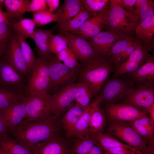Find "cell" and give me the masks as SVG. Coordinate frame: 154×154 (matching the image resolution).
<instances>
[{"label":"cell","mask_w":154,"mask_h":154,"mask_svg":"<svg viewBox=\"0 0 154 154\" xmlns=\"http://www.w3.org/2000/svg\"><path fill=\"white\" fill-rule=\"evenodd\" d=\"M27 117L24 120H42L52 114L51 95L49 93L25 97Z\"/></svg>","instance_id":"ba28073f"},{"label":"cell","mask_w":154,"mask_h":154,"mask_svg":"<svg viewBox=\"0 0 154 154\" xmlns=\"http://www.w3.org/2000/svg\"><path fill=\"white\" fill-rule=\"evenodd\" d=\"M25 99L0 110V116L4 122L8 132L12 131L26 118Z\"/></svg>","instance_id":"ac0fdd59"},{"label":"cell","mask_w":154,"mask_h":154,"mask_svg":"<svg viewBox=\"0 0 154 154\" xmlns=\"http://www.w3.org/2000/svg\"><path fill=\"white\" fill-rule=\"evenodd\" d=\"M50 87L49 92L53 94L74 82L78 73L66 66L55 56L48 60Z\"/></svg>","instance_id":"8992f818"},{"label":"cell","mask_w":154,"mask_h":154,"mask_svg":"<svg viewBox=\"0 0 154 154\" xmlns=\"http://www.w3.org/2000/svg\"><path fill=\"white\" fill-rule=\"evenodd\" d=\"M60 35L65 38L68 47L82 64L97 55L90 43L86 40L69 33Z\"/></svg>","instance_id":"5bb4252c"},{"label":"cell","mask_w":154,"mask_h":154,"mask_svg":"<svg viewBox=\"0 0 154 154\" xmlns=\"http://www.w3.org/2000/svg\"><path fill=\"white\" fill-rule=\"evenodd\" d=\"M147 113L152 121H154V104L148 108Z\"/></svg>","instance_id":"11a10c76"},{"label":"cell","mask_w":154,"mask_h":154,"mask_svg":"<svg viewBox=\"0 0 154 154\" xmlns=\"http://www.w3.org/2000/svg\"><path fill=\"white\" fill-rule=\"evenodd\" d=\"M130 78L136 88H154V58L151 55L146 62L130 73Z\"/></svg>","instance_id":"ffe728a7"},{"label":"cell","mask_w":154,"mask_h":154,"mask_svg":"<svg viewBox=\"0 0 154 154\" xmlns=\"http://www.w3.org/2000/svg\"><path fill=\"white\" fill-rule=\"evenodd\" d=\"M84 8L93 13L102 11L106 9L109 4L108 0H81Z\"/></svg>","instance_id":"b9f144b4"},{"label":"cell","mask_w":154,"mask_h":154,"mask_svg":"<svg viewBox=\"0 0 154 154\" xmlns=\"http://www.w3.org/2000/svg\"><path fill=\"white\" fill-rule=\"evenodd\" d=\"M77 83H71L51 95L52 114L59 117L74 104L77 93Z\"/></svg>","instance_id":"8fae6325"},{"label":"cell","mask_w":154,"mask_h":154,"mask_svg":"<svg viewBox=\"0 0 154 154\" xmlns=\"http://www.w3.org/2000/svg\"><path fill=\"white\" fill-rule=\"evenodd\" d=\"M60 61L72 70L78 73L80 69L81 64L70 49L68 47L63 50L56 56Z\"/></svg>","instance_id":"d590c367"},{"label":"cell","mask_w":154,"mask_h":154,"mask_svg":"<svg viewBox=\"0 0 154 154\" xmlns=\"http://www.w3.org/2000/svg\"><path fill=\"white\" fill-rule=\"evenodd\" d=\"M121 100L147 113L154 104V88H135L133 86L127 90Z\"/></svg>","instance_id":"7c38bea8"},{"label":"cell","mask_w":154,"mask_h":154,"mask_svg":"<svg viewBox=\"0 0 154 154\" xmlns=\"http://www.w3.org/2000/svg\"><path fill=\"white\" fill-rule=\"evenodd\" d=\"M45 11H48L46 0L31 1L27 12L34 13Z\"/></svg>","instance_id":"ee69618b"},{"label":"cell","mask_w":154,"mask_h":154,"mask_svg":"<svg viewBox=\"0 0 154 154\" xmlns=\"http://www.w3.org/2000/svg\"><path fill=\"white\" fill-rule=\"evenodd\" d=\"M151 55L140 43L125 61L115 67L113 78L133 72L144 64Z\"/></svg>","instance_id":"4fadbf2b"},{"label":"cell","mask_w":154,"mask_h":154,"mask_svg":"<svg viewBox=\"0 0 154 154\" xmlns=\"http://www.w3.org/2000/svg\"><path fill=\"white\" fill-rule=\"evenodd\" d=\"M59 7L63 15L61 22L58 24L72 19L85 8L81 0H65Z\"/></svg>","instance_id":"4dcf8cb0"},{"label":"cell","mask_w":154,"mask_h":154,"mask_svg":"<svg viewBox=\"0 0 154 154\" xmlns=\"http://www.w3.org/2000/svg\"><path fill=\"white\" fill-rule=\"evenodd\" d=\"M63 15V12L59 7L54 13L49 11L34 13L32 19L36 27H41L53 22H57L58 23L60 22Z\"/></svg>","instance_id":"f546056e"},{"label":"cell","mask_w":154,"mask_h":154,"mask_svg":"<svg viewBox=\"0 0 154 154\" xmlns=\"http://www.w3.org/2000/svg\"><path fill=\"white\" fill-rule=\"evenodd\" d=\"M78 90L75 100L76 103L86 109L90 104L92 97L87 86L82 83H77Z\"/></svg>","instance_id":"f35d334b"},{"label":"cell","mask_w":154,"mask_h":154,"mask_svg":"<svg viewBox=\"0 0 154 154\" xmlns=\"http://www.w3.org/2000/svg\"><path fill=\"white\" fill-rule=\"evenodd\" d=\"M137 25L129 12L109 0L108 16L106 26L108 30L123 35H128L134 31Z\"/></svg>","instance_id":"5b68a950"},{"label":"cell","mask_w":154,"mask_h":154,"mask_svg":"<svg viewBox=\"0 0 154 154\" xmlns=\"http://www.w3.org/2000/svg\"><path fill=\"white\" fill-rule=\"evenodd\" d=\"M61 123L60 117L52 114L42 120H24L11 133L14 139L32 152L38 144L60 134Z\"/></svg>","instance_id":"6da1fadb"},{"label":"cell","mask_w":154,"mask_h":154,"mask_svg":"<svg viewBox=\"0 0 154 154\" xmlns=\"http://www.w3.org/2000/svg\"><path fill=\"white\" fill-rule=\"evenodd\" d=\"M0 147L9 154H33L30 150L8 136L0 137Z\"/></svg>","instance_id":"1f68e13d"},{"label":"cell","mask_w":154,"mask_h":154,"mask_svg":"<svg viewBox=\"0 0 154 154\" xmlns=\"http://www.w3.org/2000/svg\"><path fill=\"white\" fill-rule=\"evenodd\" d=\"M90 135L95 139L97 143L105 151L119 147L130 146L107 134L102 133Z\"/></svg>","instance_id":"836d02e7"},{"label":"cell","mask_w":154,"mask_h":154,"mask_svg":"<svg viewBox=\"0 0 154 154\" xmlns=\"http://www.w3.org/2000/svg\"><path fill=\"white\" fill-rule=\"evenodd\" d=\"M71 149L67 141L58 134L37 144L32 152L33 154H71Z\"/></svg>","instance_id":"e0dca14e"},{"label":"cell","mask_w":154,"mask_h":154,"mask_svg":"<svg viewBox=\"0 0 154 154\" xmlns=\"http://www.w3.org/2000/svg\"><path fill=\"white\" fill-rule=\"evenodd\" d=\"M12 29L8 23L0 25V43L8 45L13 33Z\"/></svg>","instance_id":"f6af8a7d"},{"label":"cell","mask_w":154,"mask_h":154,"mask_svg":"<svg viewBox=\"0 0 154 154\" xmlns=\"http://www.w3.org/2000/svg\"><path fill=\"white\" fill-rule=\"evenodd\" d=\"M27 80V77L15 69L4 56L0 58V87L24 94Z\"/></svg>","instance_id":"52a82bcc"},{"label":"cell","mask_w":154,"mask_h":154,"mask_svg":"<svg viewBox=\"0 0 154 154\" xmlns=\"http://www.w3.org/2000/svg\"><path fill=\"white\" fill-rule=\"evenodd\" d=\"M127 122L144 139L150 143H154V131H151L142 124L138 118Z\"/></svg>","instance_id":"ab89813d"},{"label":"cell","mask_w":154,"mask_h":154,"mask_svg":"<svg viewBox=\"0 0 154 154\" xmlns=\"http://www.w3.org/2000/svg\"><path fill=\"white\" fill-rule=\"evenodd\" d=\"M85 110L76 103H74L64 114L61 123L67 136L71 131Z\"/></svg>","instance_id":"484cf974"},{"label":"cell","mask_w":154,"mask_h":154,"mask_svg":"<svg viewBox=\"0 0 154 154\" xmlns=\"http://www.w3.org/2000/svg\"><path fill=\"white\" fill-rule=\"evenodd\" d=\"M97 144L95 139L90 135L78 138L71 149V154H87Z\"/></svg>","instance_id":"e575fe53"},{"label":"cell","mask_w":154,"mask_h":154,"mask_svg":"<svg viewBox=\"0 0 154 154\" xmlns=\"http://www.w3.org/2000/svg\"><path fill=\"white\" fill-rule=\"evenodd\" d=\"M133 86L130 78H113L106 81L99 95L102 102L116 103L121 100L127 90Z\"/></svg>","instance_id":"30bf717a"},{"label":"cell","mask_w":154,"mask_h":154,"mask_svg":"<svg viewBox=\"0 0 154 154\" xmlns=\"http://www.w3.org/2000/svg\"><path fill=\"white\" fill-rule=\"evenodd\" d=\"M125 36L108 31H101L87 41L97 55L107 58L110 50L114 44Z\"/></svg>","instance_id":"2e32d148"},{"label":"cell","mask_w":154,"mask_h":154,"mask_svg":"<svg viewBox=\"0 0 154 154\" xmlns=\"http://www.w3.org/2000/svg\"><path fill=\"white\" fill-rule=\"evenodd\" d=\"M9 21L5 13L3 12L1 9H0V25L8 23Z\"/></svg>","instance_id":"816d5d0a"},{"label":"cell","mask_w":154,"mask_h":154,"mask_svg":"<svg viewBox=\"0 0 154 154\" xmlns=\"http://www.w3.org/2000/svg\"><path fill=\"white\" fill-rule=\"evenodd\" d=\"M113 1L120 7L125 8L129 12L133 10L136 0H112Z\"/></svg>","instance_id":"7dc6e473"},{"label":"cell","mask_w":154,"mask_h":154,"mask_svg":"<svg viewBox=\"0 0 154 154\" xmlns=\"http://www.w3.org/2000/svg\"><path fill=\"white\" fill-rule=\"evenodd\" d=\"M135 8L129 12L137 25L147 17L154 14V2L151 0H136Z\"/></svg>","instance_id":"83f0119b"},{"label":"cell","mask_w":154,"mask_h":154,"mask_svg":"<svg viewBox=\"0 0 154 154\" xmlns=\"http://www.w3.org/2000/svg\"><path fill=\"white\" fill-rule=\"evenodd\" d=\"M114 68V65L110 60L96 55L81 64L77 77L78 82L87 86L92 97L100 92Z\"/></svg>","instance_id":"7a4b0ae2"},{"label":"cell","mask_w":154,"mask_h":154,"mask_svg":"<svg viewBox=\"0 0 154 154\" xmlns=\"http://www.w3.org/2000/svg\"><path fill=\"white\" fill-rule=\"evenodd\" d=\"M134 31L142 45L148 51L153 48L154 36V14L145 18L135 27Z\"/></svg>","instance_id":"44dd1931"},{"label":"cell","mask_w":154,"mask_h":154,"mask_svg":"<svg viewBox=\"0 0 154 154\" xmlns=\"http://www.w3.org/2000/svg\"><path fill=\"white\" fill-rule=\"evenodd\" d=\"M4 57L17 70L27 76L29 70L24 59L20 44L15 33H13L8 44Z\"/></svg>","instance_id":"d6986e66"},{"label":"cell","mask_w":154,"mask_h":154,"mask_svg":"<svg viewBox=\"0 0 154 154\" xmlns=\"http://www.w3.org/2000/svg\"><path fill=\"white\" fill-rule=\"evenodd\" d=\"M31 1L29 0H4L6 8L5 12L9 21H16L23 19V15L27 12Z\"/></svg>","instance_id":"d4e9b609"},{"label":"cell","mask_w":154,"mask_h":154,"mask_svg":"<svg viewBox=\"0 0 154 154\" xmlns=\"http://www.w3.org/2000/svg\"><path fill=\"white\" fill-rule=\"evenodd\" d=\"M4 0H0V9H1L3 3L4 2Z\"/></svg>","instance_id":"6f0895ef"},{"label":"cell","mask_w":154,"mask_h":154,"mask_svg":"<svg viewBox=\"0 0 154 154\" xmlns=\"http://www.w3.org/2000/svg\"><path fill=\"white\" fill-rule=\"evenodd\" d=\"M29 71L24 93L25 97L49 92L50 79L48 60L37 58Z\"/></svg>","instance_id":"3957f363"},{"label":"cell","mask_w":154,"mask_h":154,"mask_svg":"<svg viewBox=\"0 0 154 154\" xmlns=\"http://www.w3.org/2000/svg\"><path fill=\"white\" fill-rule=\"evenodd\" d=\"M105 112L109 121L129 122L148 115L146 112L124 102L106 103Z\"/></svg>","instance_id":"9c48e42d"},{"label":"cell","mask_w":154,"mask_h":154,"mask_svg":"<svg viewBox=\"0 0 154 154\" xmlns=\"http://www.w3.org/2000/svg\"><path fill=\"white\" fill-rule=\"evenodd\" d=\"M54 28L47 30L35 29L33 37L37 52V58L48 60L51 55L49 51V42Z\"/></svg>","instance_id":"603a6c76"},{"label":"cell","mask_w":154,"mask_h":154,"mask_svg":"<svg viewBox=\"0 0 154 154\" xmlns=\"http://www.w3.org/2000/svg\"><path fill=\"white\" fill-rule=\"evenodd\" d=\"M108 16V8L102 11L96 13L78 30L70 33L87 40L102 31L106 25Z\"/></svg>","instance_id":"9a60e30c"},{"label":"cell","mask_w":154,"mask_h":154,"mask_svg":"<svg viewBox=\"0 0 154 154\" xmlns=\"http://www.w3.org/2000/svg\"><path fill=\"white\" fill-rule=\"evenodd\" d=\"M8 24L16 34L20 35L25 39H33L36 25L32 19L25 18L16 21H9Z\"/></svg>","instance_id":"f1b7e54d"},{"label":"cell","mask_w":154,"mask_h":154,"mask_svg":"<svg viewBox=\"0 0 154 154\" xmlns=\"http://www.w3.org/2000/svg\"><path fill=\"white\" fill-rule=\"evenodd\" d=\"M25 98L23 94L15 93L0 86V110L6 108Z\"/></svg>","instance_id":"d6a6232c"},{"label":"cell","mask_w":154,"mask_h":154,"mask_svg":"<svg viewBox=\"0 0 154 154\" xmlns=\"http://www.w3.org/2000/svg\"><path fill=\"white\" fill-rule=\"evenodd\" d=\"M87 154H106L105 151L97 143Z\"/></svg>","instance_id":"681fc988"},{"label":"cell","mask_w":154,"mask_h":154,"mask_svg":"<svg viewBox=\"0 0 154 154\" xmlns=\"http://www.w3.org/2000/svg\"><path fill=\"white\" fill-rule=\"evenodd\" d=\"M96 13L91 12L85 8L71 19L58 24L59 34L70 33L78 30L82 25Z\"/></svg>","instance_id":"cb8c5ba5"},{"label":"cell","mask_w":154,"mask_h":154,"mask_svg":"<svg viewBox=\"0 0 154 154\" xmlns=\"http://www.w3.org/2000/svg\"><path fill=\"white\" fill-rule=\"evenodd\" d=\"M140 154H154V144L149 145Z\"/></svg>","instance_id":"f5cc1de1"},{"label":"cell","mask_w":154,"mask_h":154,"mask_svg":"<svg viewBox=\"0 0 154 154\" xmlns=\"http://www.w3.org/2000/svg\"><path fill=\"white\" fill-rule=\"evenodd\" d=\"M138 40V39H137ZM141 43L139 40L135 39L123 52L112 62L115 67L120 64L126 59Z\"/></svg>","instance_id":"7bdbcfd3"},{"label":"cell","mask_w":154,"mask_h":154,"mask_svg":"<svg viewBox=\"0 0 154 154\" xmlns=\"http://www.w3.org/2000/svg\"><path fill=\"white\" fill-rule=\"evenodd\" d=\"M48 11L52 13L57 10L60 6L59 0H46Z\"/></svg>","instance_id":"c3c4849f"},{"label":"cell","mask_w":154,"mask_h":154,"mask_svg":"<svg viewBox=\"0 0 154 154\" xmlns=\"http://www.w3.org/2000/svg\"><path fill=\"white\" fill-rule=\"evenodd\" d=\"M101 102L97 103L94 108L90 118L89 129V135L103 133L106 125L105 114L100 108Z\"/></svg>","instance_id":"4316f807"},{"label":"cell","mask_w":154,"mask_h":154,"mask_svg":"<svg viewBox=\"0 0 154 154\" xmlns=\"http://www.w3.org/2000/svg\"><path fill=\"white\" fill-rule=\"evenodd\" d=\"M135 39L129 36H125L118 40L110 50L107 58L112 62Z\"/></svg>","instance_id":"74e56055"},{"label":"cell","mask_w":154,"mask_h":154,"mask_svg":"<svg viewBox=\"0 0 154 154\" xmlns=\"http://www.w3.org/2000/svg\"><path fill=\"white\" fill-rule=\"evenodd\" d=\"M15 33L18 39L24 59L29 71L35 63L37 58L35 56L31 48L26 41V39L20 35Z\"/></svg>","instance_id":"8d00e7d4"},{"label":"cell","mask_w":154,"mask_h":154,"mask_svg":"<svg viewBox=\"0 0 154 154\" xmlns=\"http://www.w3.org/2000/svg\"><path fill=\"white\" fill-rule=\"evenodd\" d=\"M7 46L8 45L0 43V58L5 55Z\"/></svg>","instance_id":"db71d44e"},{"label":"cell","mask_w":154,"mask_h":154,"mask_svg":"<svg viewBox=\"0 0 154 154\" xmlns=\"http://www.w3.org/2000/svg\"><path fill=\"white\" fill-rule=\"evenodd\" d=\"M107 131V134L134 149L140 154L149 145L154 144L144 139L127 122L109 121Z\"/></svg>","instance_id":"277c9868"},{"label":"cell","mask_w":154,"mask_h":154,"mask_svg":"<svg viewBox=\"0 0 154 154\" xmlns=\"http://www.w3.org/2000/svg\"><path fill=\"white\" fill-rule=\"evenodd\" d=\"M8 136V132L2 119L0 116V137Z\"/></svg>","instance_id":"f907efd6"},{"label":"cell","mask_w":154,"mask_h":154,"mask_svg":"<svg viewBox=\"0 0 154 154\" xmlns=\"http://www.w3.org/2000/svg\"><path fill=\"white\" fill-rule=\"evenodd\" d=\"M106 154H140L139 152L130 146H121L105 151Z\"/></svg>","instance_id":"bcb514c9"},{"label":"cell","mask_w":154,"mask_h":154,"mask_svg":"<svg viewBox=\"0 0 154 154\" xmlns=\"http://www.w3.org/2000/svg\"><path fill=\"white\" fill-rule=\"evenodd\" d=\"M102 102V98L99 95L86 109L73 129L67 136L68 137L75 136L81 138L89 135L88 129L91 115L96 104Z\"/></svg>","instance_id":"7402d4cb"},{"label":"cell","mask_w":154,"mask_h":154,"mask_svg":"<svg viewBox=\"0 0 154 154\" xmlns=\"http://www.w3.org/2000/svg\"><path fill=\"white\" fill-rule=\"evenodd\" d=\"M68 47L66 41L62 35H51L49 42V49L50 53L56 56L61 51Z\"/></svg>","instance_id":"60d3db41"},{"label":"cell","mask_w":154,"mask_h":154,"mask_svg":"<svg viewBox=\"0 0 154 154\" xmlns=\"http://www.w3.org/2000/svg\"><path fill=\"white\" fill-rule=\"evenodd\" d=\"M0 154H9L0 147Z\"/></svg>","instance_id":"9f6ffc18"}]
</instances>
